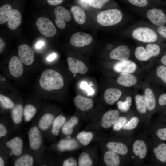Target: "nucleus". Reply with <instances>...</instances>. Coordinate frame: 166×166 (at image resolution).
Returning <instances> with one entry per match:
<instances>
[{
  "label": "nucleus",
  "instance_id": "1",
  "mask_svg": "<svg viewBox=\"0 0 166 166\" xmlns=\"http://www.w3.org/2000/svg\"><path fill=\"white\" fill-rule=\"evenodd\" d=\"M39 83L43 89L48 91L60 89L64 85L62 76L58 72L51 69H46L43 72Z\"/></svg>",
  "mask_w": 166,
  "mask_h": 166
},
{
  "label": "nucleus",
  "instance_id": "2",
  "mask_svg": "<svg viewBox=\"0 0 166 166\" xmlns=\"http://www.w3.org/2000/svg\"><path fill=\"white\" fill-rule=\"evenodd\" d=\"M121 12L117 9H110L102 11L97 16V22L103 26H109L117 24L121 20Z\"/></svg>",
  "mask_w": 166,
  "mask_h": 166
},
{
  "label": "nucleus",
  "instance_id": "3",
  "mask_svg": "<svg viewBox=\"0 0 166 166\" xmlns=\"http://www.w3.org/2000/svg\"><path fill=\"white\" fill-rule=\"evenodd\" d=\"M132 35L134 39L145 43L155 42L158 38L156 32L153 30L148 27L137 28L133 31Z\"/></svg>",
  "mask_w": 166,
  "mask_h": 166
},
{
  "label": "nucleus",
  "instance_id": "4",
  "mask_svg": "<svg viewBox=\"0 0 166 166\" xmlns=\"http://www.w3.org/2000/svg\"><path fill=\"white\" fill-rule=\"evenodd\" d=\"M36 25L40 32L47 37L54 36L56 33V29L53 22L45 17L38 18Z\"/></svg>",
  "mask_w": 166,
  "mask_h": 166
},
{
  "label": "nucleus",
  "instance_id": "5",
  "mask_svg": "<svg viewBox=\"0 0 166 166\" xmlns=\"http://www.w3.org/2000/svg\"><path fill=\"white\" fill-rule=\"evenodd\" d=\"M146 15L148 18L156 26H160L166 24V14L160 9H151L147 12Z\"/></svg>",
  "mask_w": 166,
  "mask_h": 166
},
{
  "label": "nucleus",
  "instance_id": "6",
  "mask_svg": "<svg viewBox=\"0 0 166 166\" xmlns=\"http://www.w3.org/2000/svg\"><path fill=\"white\" fill-rule=\"evenodd\" d=\"M54 14L56 17L55 23L58 28L61 29L65 27V21L69 22L71 18L69 12L61 6H58L55 8Z\"/></svg>",
  "mask_w": 166,
  "mask_h": 166
},
{
  "label": "nucleus",
  "instance_id": "7",
  "mask_svg": "<svg viewBox=\"0 0 166 166\" xmlns=\"http://www.w3.org/2000/svg\"><path fill=\"white\" fill-rule=\"evenodd\" d=\"M92 41V37L91 35L82 32L74 33L71 37L70 40L72 45L78 47L88 45Z\"/></svg>",
  "mask_w": 166,
  "mask_h": 166
},
{
  "label": "nucleus",
  "instance_id": "8",
  "mask_svg": "<svg viewBox=\"0 0 166 166\" xmlns=\"http://www.w3.org/2000/svg\"><path fill=\"white\" fill-rule=\"evenodd\" d=\"M18 54L22 62L26 65H31L34 61V51L27 45L23 44L19 45Z\"/></svg>",
  "mask_w": 166,
  "mask_h": 166
},
{
  "label": "nucleus",
  "instance_id": "9",
  "mask_svg": "<svg viewBox=\"0 0 166 166\" xmlns=\"http://www.w3.org/2000/svg\"><path fill=\"white\" fill-rule=\"evenodd\" d=\"M137 68L135 63L129 60L120 61L115 64L113 69L115 72L121 73H134Z\"/></svg>",
  "mask_w": 166,
  "mask_h": 166
},
{
  "label": "nucleus",
  "instance_id": "10",
  "mask_svg": "<svg viewBox=\"0 0 166 166\" xmlns=\"http://www.w3.org/2000/svg\"><path fill=\"white\" fill-rule=\"evenodd\" d=\"M130 50L126 45L119 46L113 50L109 53L111 59L122 61L128 60L130 56Z\"/></svg>",
  "mask_w": 166,
  "mask_h": 166
},
{
  "label": "nucleus",
  "instance_id": "11",
  "mask_svg": "<svg viewBox=\"0 0 166 166\" xmlns=\"http://www.w3.org/2000/svg\"><path fill=\"white\" fill-rule=\"evenodd\" d=\"M8 68L10 74L15 77H18L23 74V68L20 58L14 56L10 59L8 65Z\"/></svg>",
  "mask_w": 166,
  "mask_h": 166
},
{
  "label": "nucleus",
  "instance_id": "12",
  "mask_svg": "<svg viewBox=\"0 0 166 166\" xmlns=\"http://www.w3.org/2000/svg\"><path fill=\"white\" fill-rule=\"evenodd\" d=\"M67 62L70 71L74 74L79 73L81 74L86 73L88 69L82 61L78 60L74 61L71 57H69Z\"/></svg>",
  "mask_w": 166,
  "mask_h": 166
},
{
  "label": "nucleus",
  "instance_id": "13",
  "mask_svg": "<svg viewBox=\"0 0 166 166\" xmlns=\"http://www.w3.org/2000/svg\"><path fill=\"white\" fill-rule=\"evenodd\" d=\"M119 115V112L117 110H111L107 112L102 117V126L105 129L109 128L113 125Z\"/></svg>",
  "mask_w": 166,
  "mask_h": 166
},
{
  "label": "nucleus",
  "instance_id": "14",
  "mask_svg": "<svg viewBox=\"0 0 166 166\" xmlns=\"http://www.w3.org/2000/svg\"><path fill=\"white\" fill-rule=\"evenodd\" d=\"M121 91L115 88H109L105 91L104 98L108 104L113 105L119 99L122 94Z\"/></svg>",
  "mask_w": 166,
  "mask_h": 166
},
{
  "label": "nucleus",
  "instance_id": "15",
  "mask_svg": "<svg viewBox=\"0 0 166 166\" xmlns=\"http://www.w3.org/2000/svg\"><path fill=\"white\" fill-rule=\"evenodd\" d=\"M119 85L126 87L135 85L137 82L136 77L132 73H121L117 80Z\"/></svg>",
  "mask_w": 166,
  "mask_h": 166
},
{
  "label": "nucleus",
  "instance_id": "16",
  "mask_svg": "<svg viewBox=\"0 0 166 166\" xmlns=\"http://www.w3.org/2000/svg\"><path fill=\"white\" fill-rule=\"evenodd\" d=\"M29 138L31 148L34 150L39 148L41 143V136L40 131L37 127L31 128L29 132Z\"/></svg>",
  "mask_w": 166,
  "mask_h": 166
},
{
  "label": "nucleus",
  "instance_id": "17",
  "mask_svg": "<svg viewBox=\"0 0 166 166\" xmlns=\"http://www.w3.org/2000/svg\"><path fill=\"white\" fill-rule=\"evenodd\" d=\"M76 106L80 110L85 111L92 108L93 105V100L81 95L77 96L74 100Z\"/></svg>",
  "mask_w": 166,
  "mask_h": 166
},
{
  "label": "nucleus",
  "instance_id": "18",
  "mask_svg": "<svg viewBox=\"0 0 166 166\" xmlns=\"http://www.w3.org/2000/svg\"><path fill=\"white\" fill-rule=\"evenodd\" d=\"M132 149L134 154L140 159H142L145 157L147 153V147L143 140H136L133 144Z\"/></svg>",
  "mask_w": 166,
  "mask_h": 166
},
{
  "label": "nucleus",
  "instance_id": "19",
  "mask_svg": "<svg viewBox=\"0 0 166 166\" xmlns=\"http://www.w3.org/2000/svg\"><path fill=\"white\" fill-rule=\"evenodd\" d=\"M6 146L11 149V153L15 156H19L22 152V142L19 137L14 138L8 141Z\"/></svg>",
  "mask_w": 166,
  "mask_h": 166
},
{
  "label": "nucleus",
  "instance_id": "20",
  "mask_svg": "<svg viewBox=\"0 0 166 166\" xmlns=\"http://www.w3.org/2000/svg\"><path fill=\"white\" fill-rule=\"evenodd\" d=\"M21 22L20 13L17 9H13L11 15L7 21L8 27L12 30H15L19 26Z\"/></svg>",
  "mask_w": 166,
  "mask_h": 166
},
{
  "label": "nucleus",
  "instance_id": "21",
  "mask_svg": "<svg viewBox=\"0 0 166 166\" xmlns=\"http://www.w3.org/2000/svg\"><path fill=\"white\" fill-rule=\"evenodd\" d=\"M104 160L107 166H118L120 164V159L116 153L111 151L106 152L104 154Z\"/></svg>",
  "mask_w": 166,
  "mask_h": 166
},
{
  "label": "nucleus",
  "instance_id": "22",
  "mask_svg": "<svg viewBox=\"0 0 166 166\" xmlns=\"http://www.w3.org/2000/svg\"><path fill=\"white\" fill-rule=\"evenodd\" d=\"M70 10L74 18L77 23L81 25L85 23L86 19V14L81 8L75 5L71 7Z\"/></svg>",
  "mask_w": 166,
  "mask_h": 166
},
{
  "label": "nucleus",
  "instance_id": "23",
  "mask_svg": "<svg viewBox=\"0 0 166 166\" xmlns=\"http://www.w3.org/2000/svg\"><path fill=\"white\" fill-rule=\"evenodd\" d=\"M144 96L147 109L151 111L153 110L155 108L156 102L155 96L152 90L150 88H146L144 90Z\"/></svg>",
  "mask_w": 166,
  "mask_h": 166
},
{
  "label": "nucleus",
  "instance_id": "24",
  "mask_svg": "<svg viewBox=\"0 0 166 166\" xmlns=\"http://www.w3.org/2000/svg\"><path fill=\"white\" fill-rule=\"evenodd\" d=\"M106 147L109 150L121 155H125L128 152L127 147L121 142H110L107 144Z\"/></svg>",
  "mask_w": 166,
  "mask_h": 166
},
{
  "label": "nucleus",
  "instance_id": "25",
  "mask_svg": "<svg viewBox=\"0 0 166 166\" xmlns=\"http://www.w3.org/2000/svg\"><path fill=\"white\" fill-rule=\"evenodd\" d=\"M11 6L8 4L5 5L0 8V24L5 23L8 20L12 11Z\"/></svg>",
  "mask_w": 166,
  "mask_h": 166
},
{
  "label": "nucleus",
  "instance_id": "26",
  "mask_svg": "<svg viewBox=\"0 0 166 166\" xmlns=\"http://www.w3.org/2000/svg\"><path fill=\"white\" fill-rule=\"evenodd\" d=\"M135 100L137 111L140 114H145L147 108L144 96L136 94L135 97Z\"/></svg>",
  "mask_w": 166,
  "mask_h": 166
},
{
  "label": "nucleus",
  "instance_id": "27",
  "mask_svg": "<svg viewBox=\"0 0 166 166\" xmlns=\"http://www.w3.org/2000/svg\"><path fill=\"white\" fill-rule=\"evenodd\" d=\"M154 153L156 158L160 162H166V144L162 143L154 148Z\"/></svg>",
  "mask_w": 166,
  "mask_h": 166
},
{
  "label": "nucleus",
  "instance_id": "28",
  "mask_svg": "<svg viewBox=\"0 0 166 166\" xmlns=\"http://www.w3.org/2000/svg\"><path fill=\"white\" fill-rule=\"evenodd\" d=\"M78 122V119L76 117H72L63 125L62 128L63 133L67 135L71 134L73 132V128Z\"/></svg>",
  "mask_w": 166,
  "mask_h": 166
},
{
  "label": "nucleus",
  "instance_id": "29",
  "mask_svg": "<svg viewBox=\"0 0 166 166\" xmlns=\"http://www.w3.org/2000/svg\"><path fill=\"white\" fill-rule=\"evenodd\" d=\"M54 117L51 114L46 113L43 115L39 122V126L42 130H46L51 124Z\"/></svg>",
  "mask_w": 166,
  "mask_h": 166
},
{
  "label": "nucleus",
  "instance_id": "30",
  "mask_svg": "<svg viewBox=\"0 0 166 166\" xmlns=\"http://www.w3.org/2000/svg\"><path fill=\"white\" fill-rule=\"evenodd\" d=\"M65 117L62 115L57 116L54 120L51 129L52 133L55 136L58 135L60 129L65 121Z\"/></svg>",
  "mask_w": 166,
  "mask_h": 166
},
{
  "label": "nucleus",
  "instance_id": "31",
  "mask_svg": "<svg viewBox=\"0 0 166 166\" xmlns=\"http://www.w3.org/2000/svg\"><path fill=\"white\" fill-rule=\"evenodd\" d=\"M23 107L21 104L17 105L12 111V115L13 121L15 124L20 123L22 120Z\"/></svg>",
  "mask_w": 166,
  "mask_h": 166
},
{
  "label": "nucleus",
  "instance_id": "32",
  "mask_svg": "<svg viewBox=\"0 0 166 166\" xmlns=\"http://www.w3.org/2000/svg\"><path fill=\"white\" fill-rule=\"evenodd\" d=\"M93 137V134L91 132L82 131L77 136V138L79 142L84 145L88 144Z\"/></svg>",
  "mask_w": 166,
  "mask_h": 166
},
{
  "label": "nucleus",
  "instance_id": "33",
  "mask_svg": "<svg viewBox=\"0 0 166 166\" xmlns=\"http://www.w3.org/2000/svg\"><path fill=\"white\" fill-rule=\"evenodd\" d=\"M135 55L136 58L140 61H147L151 58L148 54L146 49L142 46H138L136 49Z\"/></svg>",
  "mask_w": 166,
  "mask_h": 166
},
{
  "label": "nucleus",
  "instance_id": "34",
  "mask_svg": "<svg viewBox=\"0 0 166 166\" xmlns=\"http://www.w3.org/2000/svg\"><path fill=\"white\" fill-rule=\"evenodd\" d=\"M33 163V157L29 155H25L18 159L14 165L16 166H32Z\"/></svg>",
  "mask_w": 166,
  "mask_h": 166
},
{
  "label": "nucleus",
  "instance_id": "35",
  "mask_svg": "<svg viewBox=\"0 0 166 166\" xmlns=\"http://www.w3.org/2000/svg\"><path fill=\"white\" fill-rule=\"evenodd\" d=\"M36 111V108L33 105L30 104L26 105L23 111V114L25 121H30L35 115Z\"/></svg>",
  "mask_w": 166,
  "mask_h": 166
},
{
  "label": "nucleus",
  "instance_id": "36",
  "mask_svg": "<svg viewBox=\"0 0 166 166\" xmlns=\"http://www.w3.org/2000/svg\"><path fill=\"white\" fill-rule=\"evenodd\" d=\"M146 49L151 58L158 55L160 52V46L156 44H148L146 46Z\"/></svg>",
  "mask_w": 166,
  "mask_h": 166
},
{
  "label": "nucleus",
  "instance_id": "37",
  "mask_svg": "<svg viewBox=\"0 0 166 166\" xmlns=\"http://www.w3.org/2000/svg\"><path fill=\"white\" fill-rule=\"evenodd\" d=\"M132 102V99L130 96H128L124 101H119L117 103L118 109L121 111L126 112L130 109Z\"/></svg>",
  "mask_w": 166,
  "mask_h": 166
},
{
  "label": "nucleus",
  "instance_id": "38",
  "mask_svg": "<svg viewBox=\"0 0 166 166\" xmlns=\"http://www.w3.org/2000/svg\"><path fill=\"white\" fill-rule=\"evenodd\" d=\"M78 165L79 166H92V161L88 154L83 152L79 157Z\"/></svg>",
  "mask_w": 166,
  "mask_h": 166
},
{
  "label": "nucleus",
  "instance_id": "39",
  "mask_svg": "<svg viewBox=\"0 0 166 166\" xmlns=\"http://www.w3.org/2000/svg\"><path fill=\"white\" fill-rule=\"evenodd\" d=\"M139 122V119L137 117H133L123 127V129L126 130H131L135 128Z\"/></svg>",
  "mask_w": 166,
  "mask_h": 166
},
{
  "label": "nucleus",
  "instance_id": "40",
  "mask_svg": "<svg viewBox=\"0 0 166 166\" xmlns=\"http://www.w3.org/2000/svg\"><path fill=\"white\" fill-rule=\"evenodd\" d=\"M0 102L2 106L6 109H11L14 106V103L11 100L1 94L0 95Z\"/></svg>",
  "mask_w": 166,
  "mask_h": 166
},
{
  "label": "nucleus",
  "instance_id": "41",
  "mask_svg": "<svg viewBox=\"0 0 166 166\" xmlns=\"http://www.w3.org/2000/svg\"><path fill=\"white\" fill-rule=\"evenodd\" d=\"M156 74L157 77L166 84V66L162 65L158 66L156 70Z\"/></svg>",
  "mask_w": 166,
  "mask_h": 166
},
{
  "label": "nucleus",
  "instance_id": "42",
  "mask_svg": "<svg viewBox=\"0 0 166 166\" xmlns=\"http://www.w3.org/2000/svg\"><path fill=\"white\" fill-rule=\"evenodd\" d=\"M126 122L127 119L125 117L122 116L118 117L113 124V129L116 131L120 130L123 128Z\"/></svg>",
  "mask_w": 166,
  "mask_h": 166
},
{
  "label": "nucleus",
  "instance_id": "43",
  "mask_svg": "<svg viewBox=\"0 0 166 166\" xmlns=\"http://www.w3.org/2000/svg\"><path fill=\"white\" fill-rule=\"evenodd\" d=\"M73 141L62 140L58 145V147L61 151L65 150H70L73 148Z\"/></svg>",
  "mask_w": 166,
  "mask_h": 166
},
{
  "label": "nucleus",
  "instance_id": "44",
  "mask_svg": "<svg viewBox=\"0 0 166 166\" xmlns=\"http://www.w3.org/2000/svg\"><path fill=\"white\" fill-rule=\"evenodd\" d=\"M109 0H89V4L97 9H100Z\"/></svg>",
  "mask_w": 166,
  "mask_h": 166
},
{
  "label": "nucleus",
  "instance_id": "45",
  "mask_svg": "<svg viewBox=\"0 0 166 166\" xmlns=\"http://www.w3.org/2000/svg\"><path fill=\"white\" fill-rule=\"evenodd\" d=\"M131 4L139 7H144L148 4V0H127Z\"/></svg>",
  "mask_w": 166,
  "mask_h": 166
},
{
  "label": "nucleus",
  "instance_id": "46",
  "mask_svg": "<svg viewBox=\"0 0 166 166\" xmlns=\"http://www.w3.org/2000/svg\"><path fill=\"white\" fill-rule=\"evenodd\" d=\"M80 87L81 89L86 91L88 95H93L94 93V91L93 89L90 87V85H88L86 81L82 82L80 84Z\"/></svg>",
  "mask_w": 166,
  "mask_h": 166
},
{
  "label": "nucleus",
  "instance_id": "47",
  "mask_svg": "<svg viewBox=\"0 0 166 166\" xmlns=\"http://www.w3.org/2000/svg\"><path fill=\"white\" fill-rule=\"evenodd\" d=\"M157 136L163 141L166 140V128L158 129L156 132Z\"/></svg>",
  "mask_w": 166,
  "mask_h": 166
},
{
  "label": "nucleus",
  "instance_id": "48",
  "mask_svg": "<svg viewBox=\"0 0 166 166\" xmlns=\"http://www.w3.org/2000/svg\"><path fill=\"white\" fill-rule=\"evenodd\" d=\"M77 163L76 160L73 158H69L63 162V166H77Z\"/></svg>",
  "mask_w": 166,
  "mask_h": 166
},
{
  "label": "nucleus",
  "instance_id": "49",
  "mask_svg": "<svg viewBox=\"0 0 166 166\" xmlns=\"http://www.w3.org/2000/svg\"><path fill=\"white\" fill-rule=\"evenodd\" d=\"M157 31L161 36L166 39V26H159L157 29Z\"/></svg>",
  "mask_w": 166,
  "mask_h": 166
},
{
  "label": "nucleus",
  "instance_id": "50",
  "mask_svg": "<svg viewBox=\"0 0 166 166\" xmlns=\"http://www.w3.org/2000/svg\"><path fill=\"white\" fill-rule=\"evenodd\" d=\"M158 103L161 105H166V93H163L159 96Z\"/></svg>",
  "mask_w": 166,
  "mask_h": 166
},
{
  "label": "nucleus",
  "instance_id": "51",
  "mask_svg": "<svg viewBox=\"0 0 166 166\" xmlns=\"http://www.w3.org/2000/svg\"><path fill=\"white\" fill-rule=\"evenodd\" d=\"M45 45V41L43 40H40L36 43L35 45V47L37 49H40L44 46Z\"/></svg>",
  "mask_w": 166,
  "mask_h": 166
},
{
  "label": "nucleus",
  "instance_id": "52",
  "mask_svg": "<svg viewBox=\"0 0 166 166\" xmlns=\"http://www.w3.org/2000/svg\"><path fill=\"white\" fill-rule=\"evenodd\" d=\"M7 130L4 126L2 124H0V137L5 136L7 133Z\"/></svg>",
  "mask_w": 166,
  "mask_h": 166
},
{
  "label": "nucleus",
  "instance_id": "53",
  "mask_svg": "<svg viewBox=\"0 0 166 166\" xmlns=\"http://www.w3.org/2000/svg\"><path fill=\"white\" fill-rule=\"evenodd\" d=\"M48 4L51 5H56L61 3L63 0H47Z\"/></svg>",
  "mask_w": 166,
  "mask_h": 166
},
{
  "label": "nucleus",
  "instance_id": "54",
  "mask_svg": "<svg viewBox=\"0 0 166 166\" xmlns=\"http://www.w3.org/2000/svg\"><path fill=\"white\" fill-rule=\"evenodd\" d=\"M57 57V54L55 53H53L48 56L47 60L48 61L51 62L54 60Z\"/></svg>",
  "mask_w": 166,
  "mask_h": 166
},
{
  "label": "nucleus",
  "instance_id": "55",
  "mask_svg": "<svg viewBox=\"0 0 166 166\" xmlns=\"http://www.w3.org/2000/svg\"><path fill=\"white\" fill-rule=\"evenodd\" d=\"M160 61L163 65L166 66V55H163L161 57Z\"/></svg>",
  "mask_w": 166,
  "mask_h": 166
},
{
  "label": "nucleus",
  "instance_id": "56",
  "mask_svg": "<svg viewBox=\"0 0 166 166\" xmlns=\"http://www.w3.org/2000/svg\"><path fill=\"white\" fill-rule=\"evenodd\" d=\"M5 46V43L3 40L0 38V50L1 52L3 50Z\"/></svg>",
  "mask_w": 166,
  "mask_h": 166
},
{
  "label": "nucleus",
  "instance_id": "57",
  "mask_svg": "<svg viewBox=\"0 0 166 166\" xmlns=\"http://www.w3.org/2000/svg\"><path fill=\"white\" fill-rule=\"evenodd\" d=\"M4 165V162L3 159L1 157H0V166H3Z\"/></svg>",
  "mask_w": 166,
  "mask_h": 166
},
{
  "label": "nucleus",
  "instance_id": "58",
  "mask_svg": "<svg viewBox=\"0 0 166 166\" xmlns=\"http://www.w3.org/2000/svg\"><path fill=\"white\" fill-rule=\"evenodd\" d=\"M82 2L84 3L89 4V0H81Z\"/></svg>",
  "mask_w": 166,
  "mask_h": 166
},
{
  "label": "nucleus",
  "instance_id": "59",
  "mask_svg": "<svg viewBox=\"0 0 166 166\" xmlns=\"http://www.w3.org/2000/svg\"><path fill=\"white\" fill-rule=\"evenodd\" d=\"M70 138V136H68L67 137V138L68 139H69Z\"/></svg>",
  "mask_w": 166,
  "mask_h": 166
}]
</instances>
